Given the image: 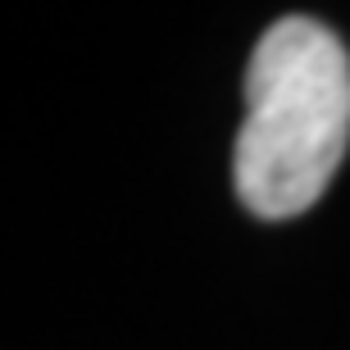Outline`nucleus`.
Returning <instances> with one entry per match:
<instances>
[{"label": "nucleus", "instance_id": "nucleus-1", "mask_svg": "<svg viewBox=\"0 0 350 350\" xmlns=\"http://www.w3.org/2000/svg\"><path fill=\"white\" fill-rule=\"evenodd\" d=\"M350 150V51L332 27L286 14L246 68L232 182L255 219H296L323 200Z\"/></svg>", "mask_w": 350, "mask_h": 350}]
</instances>
